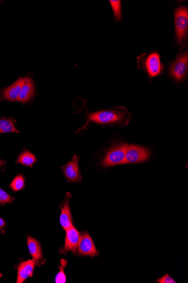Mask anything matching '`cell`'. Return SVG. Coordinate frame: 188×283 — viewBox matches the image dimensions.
Masks as SVG:
<instances>
[{
  "label": "cell",
  "mask_w": 188,
  "mask_h": 283,
  "mask_svg": "<svg viewBox=\"0 0 188 283\" xmlns=\"http://www.w3.org/2000/svg\"><path fill=\"white\" fill-rule=\"evenodd\" d=\"M90 121L97 124H121L126 121V114L121 111H103L94 113L88 118Z\"/></svg>",
  "instance_id": "6da1fadb"
},
{
  "label": "cell",
  "mask_w": 188,
  "mask_h": 283,
  "mask_svg": "<svg viewBox=\"0 0 188 283\" xmlns=\"http://www.w3.org/2000/svg\"><path fill=\"white\" fill-rule=\"evenodd\" d=\"M127 145L126 143H122L113 144L109 148L102 161L103 166L112 167L124 164Z\"/></svg>",
  "instance_id": "7a4b0ae2"
},
{
  "label": "cell",
  "mask_w": 188,
  "mask_h": 283,
  "mask_svg": "<svg viewBox=\"0 0 188 283\" xmlns=\"http://www.w3.org/2000/svg\"><path fill=\"white\" fill-rule=\"evenodd\" d=\"M175 25L176 39L179 44L186 41L188 29V10L186 6H181L175 10Z\"/></svg>",
  "instance_id": "3957f363"
},
{
  "label": "cell",
  "mask_w": 188,
  "mask_h": 283,
  "mask_svg": "<svg viewBox=\"0 0 188 283\" xmlns=\"http://www.w3.org/2000/svg\"><path fill=\"white\" fill-rule=\"evenodd\" d=\"M150 156L148 149L138 145H128L124 164L142 163L147 161Z\"/></svg>",
  "instance_id": "277c9868"
},
{
  "label": "cell",
  "mask_w": 188,
  "mask_h": 283,
  "mask_svg": "<svg viewBox=\"0 0 188 283\" xmlns=\"http://www.w3.org/2000/svg\"><path fill=\"white\" fill-rule=\"evenodd\" d=\"M188 54L186 52L181 55L177 60L172 63L170 73L177 81H181L188 74Z\"/></svg>",
  "instance_id": "5b68a950"
},
{
  "label": "cell",
  "mask_w": 188,
  "mask_h": 283,
  "mask_svg": "<svg viewBox=\"0 0 188 283\" xmlns=\"http://www.w3.org/2000/svg\"><path fill=\"white\" fill-rule=\"evenodd\" d=\"M77 253L80 256H89L94 257L98 256L99 253L94 244L93 239L87 232H84L81 235L79 244H78Z\"/></svg>",
  "instance_id": "8992f818"
},
{
  "label": "cell",
  "mask_w": 188,
  "mask_h": 283,
  "mask_svg": "<svg viewBox=\"0 0 188 283\" xmlns=\"http://www.w3.org/2000/svg\"><path fill=\"white\" fill-rule=\"evenodd\" d=\"M65 231L64 246L60 249V252L64 254L71 251L73 254H76L79 244L81 234L73 226Z\"/></svg>",
  "instance_id": "52a82bcc"
},
{
  "label": "cell",
  "mask_w": 188,
  "mask_h": 283,
  "mask_svg": "<svg viewBox=\"0 0 188 283\" xmlns=\"http://www.w3.org/2000/svg\"><path fill=\"white\" fill-rule=\"evenodd\" d=\"M78 161H79V157L74 155L67 164L62 167L64 175L68 182L81 183L82 182Z\"/></svg>",
  "instance_id": "ba28073f"
},
{
  "label": "cell",
  "mask_w": 188,
  "mask_h": 283,
  "mask_svg": "<svg viewBox=\"0 0 188 283\" xmlns=\"http://www.w3.org/2000/svg\"><path fill=\"white\" fill-rule=\"evenodd\" d=\"M145 68L151 78L158 76L162 72L163 65L160 62L159 55L156 52L148 55L144 62Z\"/></svg>",
  "instance_id": "9c48e42d"
},
{
  "label": "cell",
  "mask_w": 188,
  "mask_h": 283,
  "mask_svg": "<svg viewBox=\"0 0 188 283\" xmlns=\"http://www.w3.org/2000/svg\"><path fill=\"white\" fill-rule=\"evenodd\" d=\"M36 265L37 261L34 259L21 263L18 268L17 283H22L27 278L32 277L33 270Z\"/></svg>",
  "instance_id": "30bf717a"
},
{
  "label": "cell",
  "mask_w": 188,
  "mask_h": 283,
  "mask_svg": "<svg viewBox=\"0 0 188 283\" xmlns=\"http://www.w3.org/2000/svg\"><path fill=\"white\" fill-rule=\"evenodd\" d=\"M26 80V78H20L14 82L13 84L3 89L2 96L3 99L10 101L17 100L19 93L21 92L22 86Z\"/></svg>",
  "instance_id": "8fae6325"
},
{
  "label": "cell",
  "mask_w": 188,
  "mask_h": 283,
  "mask_svg": "<svg viewBox=\"0 0 188 283\" xmlns=\"http://www.w3.org/2000/svg\"><path fill=\"white\" fill-rule=\"evenodd\" d=\"M70 198L71 195L69 193L66 194L60 217L61 225L65 231L73 226V219L69 204Z\"/></svg>",
  "instance_id": "7c38bea8"
},
{
  "label": "cell",
  "mask_w": 188,
  "mask_h": 283,
  "mask_svg": "<svg viewBox=\"0 0 188 283\" xmlns=\"http://www.w3.org/2000/svg\"><path fill=\"white\" fill-rule=\"evenodd\" d=\"M34 94V86L33 82L30 78H26L17 101L21 102V103H27L32 99Z\"/></svg>",
  "instance_id": "4fadbf2b"
},
{
  "label": "cell",
  "mask_w": 188,
  "mask_h": 283,
  "mask_svg": "<svg viewBox=\"0 0 188 283\" xmlns=\"http://www.w3.org/2000/svg\"><path fill=\"white\" fill-rule=\"evenodd\" d=\"M30 253L35 260L40 261L43 259L41 246L36 239L29 237L27 238Z\"/></svg>",
  "instance_id": "5bb4252c"
},
{
  "label": "cell",
  "mask_w": 188,
  "mask_h": 283,
  "mask_svg": "<svg viewBox=\"0 0 188 283\" xmlns=\"http://www.w3.org/2000/svg\"><path fill=\"white\" fill-rule=\"evenodd\" d=\"M16 121V120L11 119V118L6 119V118L3 117L0 119V133H19V131L15 127Z\"/></svg>",
  "instance_id": "9a60e30c"
},
{
  "label": "cell",
  "mask_w": 188,
  "mask_h": 283,
  "mask_svg": "<svg viewBox=\"0 0 188 283\" xmlns=\"http://www.w3.org/2000/svg\"><path fill=\"white\" fill-rule=\"evenodd\" d=\"M37 161L36 157L32 153L25 150L18 156L16 162L24 166L32 167L33 164Z\"/></svg>",
  "instance_id": "2e32d148"
},
{
  "label": "cell",
  "mask_w": 188,
  "mask_h": 283,
  "mask_svg": "<svg viewBox=\"0 0 188 283\" xmlns=\"http://www.w3.org/2000/svg\"><path fill=\"white\" fill-rule=\"evenodd\" d=\"M25 179L22 175H18L10 184V188L15 192H17L25 188Z\"/></svg>",
  "instance_id": "e0dca14e"
},
{
  "label": "cell",
  "mask_w": 188,
  "mask_h": 283,
  "mask_svg": "<svg viewBox=\"0 0 188 283\" xmlns=\"http://www.w3.org/2000/svg\"><path fill=\"white\" fill-rule=\"evenodd\" d=\"M66 264H67V261L66 259H62L61 265L59 267L60 271L56 278V283H65L66 282V277L64 270Z\"/></svg>",
  "instance_id": "ac0fdd59"
},
{
  "label": "cell",
  "mask_w": 188,
  "mask_h": 283,
  "mask_svg": "<svg viewBox=\"0 0 188 283\" xmlns=\"http://www.w3.org/2000/svg\"><path fill=\"white\" fill-rule=\"evenodd\" d=\"M112 8L115 17L117 21H120L122 18V11H121V2L120 0H111Z\"/></svg>",
  "instance_id": "d6986e66"
},
{
  "label": "cell",
  "mask_w": 188,
  "mask_h": 283,
  "mask_svg": "<svg viewBox=\"0 0 188 283\" xmlns=\"http://www.w3.org/2000/svg\"><path fill=\"white\" fill-rule=\"evenodd\" d=\"M14 200V198L0 188V205L3 206L6 203H10L13 202Z\"/></svg>",
  "instance_id": "ffe728a7"
},
{
  "label": "cell",
  "mask_w": 188,
  "mask_h": 283,
  "mask_svg": "<svg viewBox=\"0 0 188 283\" xmlns=\"http://www.w3.org/2000/svg\"><path fill=\"white\" fill-rule=\"evenodd\" d=\"M156 282L158 283H176V282L168 274L164 275L163 277L157 279Z\"/></svg>",
  "instance_id": "44dd1931"
},
{
  "label": "cell",
  "mask_w": 188,
  "mask_h": 283,
  "mask_svg": "<svg viewBox=\"0 0 188 283\" xmlns=\"http://www.w3.org/2000/svg\"><path fill=\"white\" fill-rule=\"evenodd\" d=\"M5 225V222L3 221V219L0 218V229H2L3 227Z\"/></svg>",
  "instance_id": "7402d4cb"
},
{
  "label": "cell",
  "mask_w": 188,
  "mask_h": 283,
  "mask_svg": "<svg viewBox=\"0 0 188 283\" xmlns=\"http://www.w3.org/2000/svg\"><path fill=\"white\" fill-rule=\"evenodd\" d=\"M4 163H5L4 161H3L1 159H0V167L2 166L4 164Z\"/></svg>",
  "instance_id": "603a6c76"
},
{
  "label": "cell",
  "mask_w": 188,
  "mask_h": 283,
  "mask_svg": "<svg viewBox=\"0 0 188 283\" xmlns=\"http://www.w3.org/2000/svg\"><path fill=\"white\" fill-rule=\"evenodd\" d=\"M1 277H2V274L0 273V278H1Z\"/></svg>",
  "instance_id": "cb8c5ba5"
}]
</instances>
